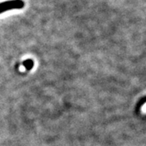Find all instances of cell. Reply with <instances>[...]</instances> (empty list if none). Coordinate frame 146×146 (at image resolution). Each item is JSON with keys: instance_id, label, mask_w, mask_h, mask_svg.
<instances>
[{"instance_id": "obj_1", "label": "cell", "mask_w": 146, "mask_h": 146, "mask_svg": "<svg viewBox=\"0 0 146 146\" xmlns=\"http://www.w3.org/2000/svg\"><path fill=\"white\" fill-rule=\"evenodd\" d=\"M23 66L26 68L27 70H30V69H32V68L33 67V62L32 61L31 59H29V60L24 62V65H23Z\"/></svg>"}]
</instances>
